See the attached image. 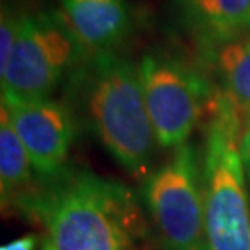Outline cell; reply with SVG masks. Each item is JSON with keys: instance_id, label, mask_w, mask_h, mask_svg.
<instances>
[{"instance_id": "cell-1", "label": "cell", "mask_w": 250, "mask_h": 250, "mask_svg": "<svg viewBox=\"0 0 250 250\" xmlns=\"http://www.w3.org/2000/svg\"><path fill=\"white\" fill-rule=\"evenodd\" d=\"M77 80L94 133L133 174H143L153 154L154 130L145 104L138 65L112 52L88 56Z\"/></svg>"}, {"instance_id": "cell-2", "label": "cell", "mask_w": 250, "mask_h": 250, "mask_svg": "<svg viewBox=\"0 0 250 250\" xmlns=\"http://www.w3.org/2000/svg\"><path fill=\"white\" fill-rule=\"evenodd\" d=\"M244 125L224 98L214 101L205 153L207 250H250V209L241 156Z\"/></svg>"}, {"instance_id": "cell-3", "label": "cell", "mask_w": 250, "mask_h": 250, "mask_svg": "<svg viewBox=\"0 0 250 250\" xmlns=\"http://www.w3.org/2000/svg\"><path fill=\"white\" fill-rule=\"evenodd\" d=\"M122 193L80 174L42 200L46 224L41 250H127L130 242Z\"/></svg>"}, {"instance_id": "cell-4", "label": "cell", "mask_w": 250, "mask_h": 250, "mask_svg": "<svg viewBox=\"0 0 250 250\" xmlns=\"http://www.w3.org/2000/svg\"><path fill=\"white\" fill-rule=\"evenodd\" d=\"M86 54L61 12L23 15L7 68L0 73L2 103L49 98L61 80Z\"/></svg>"}, {"instance_id": "cell-5", "label": "cell", "mask_w": 250, "mask_h": 250, "mask_svg": "<svg viewBox=\"0 0 250 250\" xmlns=\"http://www.w3.org/2000/svg\"><path fill=\"white\" fill-rule=\"evenodd\" d=\"M145 104L156 143L177 148L193 132L209 96L207 83L177 59L146 54L138 63Z\"/></svg>"}, {"instance_id": "cell-6", "label": "cell", "mask_w": 250, "mask_h": 250, "mask_svg": "<svg viewBox=\"0 0 250 250\" xmlns=\"http://www.w3.org/2000/svg\"><path fill=\"white\" fill-rule=\"evenodd\" d=\"M146 197L167 250H207L205 197L190 145L177 146L171 161L153 174Z\"/></svg>"}, {"instance_id": "cell-7", "label": "cell", "mask_w": 250, "mask_h": 250, "mask_svg": "<svg viewBox=\"0 0 250 250\" xmlns=\"http://www.w3.org/2000/svg\"><path fill=\"white\" fill-rule=\"evenodd\" d=\"M8 121L21 140L33 167L54 174L68 156L73 138V121L63 104L49 98L2 103Z\"/></svg>"}, {"instance_id": "cell-8", "label": "cell", "mask_w": 250, "mask_h": 250, "mask_svg": "<svg viewBox=\"0 0 250 250\" xmlns=\"http://www.w3.org/2000/svg\"><path fill=\"white\" fill-rule=\"evenodd\" d=\"M59 12L86 56L111 52L130 29L125 0H61Z\"/></svg>"}, {"instance_id": "cell-9", "label": "cell", "mask_w": 250, "mask_h": 250, "mask_svg": "<svg viewBox=\"0 0 250 250\" xmlns=\"http://www.w3.org/2000/svg\"><path fill=\"white\" fill-rule=\"evenodd\" d=\"M176 7L184 26L209 47L249 31L250 0H176Z\"/></svg>"}, {"instance_id": "cell-10", "label": "cell", "mask_w": 250, "mask_h": 250, "mask_svg": "<svg viewBox=\"0 0 250 250\" xmlns=\"http://www.w3.org/2000/svg\"><path fill=\"white\" fill-rule=\"evenodd\" d=\"M216 70L224 98L242 125L250 121V38H237L216 47Z\"/></svg>"}, {"instance_id": "cell-11", "label": "cell", "mask_w": 250, "mask_h": 250, "mask_svg": "<svg viewBox=\"0 0 250 250\" xmlns=\"http://www.w3.org/2000/svg\"><path fill=\"white\" fill-rule=\"evenodd\" d=\"M31 159L8 121L7 112L2 109L0 119V179L2 193L20 188L31 177Z\"/></svg>"}, {"instance_id": "cell-12", "label": "cell", "mask_w": 250, "mask_h": 250, "mask_svg": "<svg viewBox=\"0 0 250 250\" xmlns=\"http://www.w3.org/2000/svg\"><path fill=\"white\" fill-rule=\"evenodd\" d=\"M23 15L13 12L12 8L3 7L2 20H0V73L7 68L10 57L17 44L20 26H21Z\"/></svg>"}, {"instance_id": "cell-13", "label": "cell", "mask_w": 250, "mask_h": 250, "mask_svg": "<svg viewBox=\"0 0 250 250\" xmlns=\"http://www.w3.org/2000/svg\"><path fill=\"white\" fill-rule=\"evenodd\" d=\"M241 156L244 163V169H246V176L250 179V121L246 124V127L242 130V137H241Z\"/></svg>"}, {"instance_id": "cell-14", "label": "cell", "mask_w": 250, "mask_h": 250, "mask_svg": "<svg viewBox=\"0 0 250 250\" xmlns=\"http://www.w3.org/2000/svg\"><path fill=\"white\" fill-rule=\"evenodd\" d=\"M34 247H36V237L24 236L10 244H5L0 250H34Z\"/></svg>"}, {"instance_id": "cell-15", "label": "cell", "mask_w": 250, "mask_h": 250, "mask_svg": "<svg viewBox=\"0 0 250 250\" xmlns=\"http://www.w3.org/2000/svg\"><path fill=\"white\" fill-rule=\"evenodd\" d=\"M249 31H250V18H249Z\"/></svg>"}]
</instances>
